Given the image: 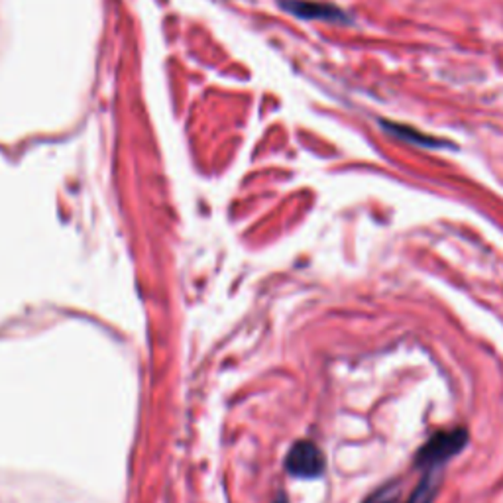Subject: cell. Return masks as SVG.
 <instances>
[{
    "label": "cell",
    "mask_w": 503,
    "mask_h": 503,
    "mask_svg": "<svg viewBox=\"0 0 503 503\" xmlns=\"http://www.w3.org/2000/svg\"><path fill=\"white\" fill-rule=\"evenodd\" d=\"M379 124L381 128L386 130V132H389L391 136H396L399 140H404V142H409V144H415V146H421V148H455V146H450L447 144L445 140H439V138H432L425 132H421V130L413 128V126H405V124H399V123H389V120H379Z\"/></svg>",
    "instance_id": "obj_4"
},
{
    "label": "cell",
    "mask_w": 503,
    "mask_h": 503,
    "mask_svg": "<svg viewBox=\"0 0 503 503\" xmlns=\"http://www.w3.org/2000/svg\"><path fill=\"white\" fill-rule=\"evenodd\" d=\"M327 460L323 450L311 440H297L286 456V468L291 476L313 480L323 476Z\"/></svg>",
    "instance_id": "obj_2"
},
{
    "label": "cell",
    "mask_w": 503,
    "mask_h": 503,
    "mask_svg": "<svg viewBox=\"0 0 503 503\" xmlns=\"http://www.w3.org/2000/svg\"><path fill=\"white\" fill-rule=\"evenodd\" d=\"M279 8L301 20H319V22H330V24H350V16L345 13V10L328 3H317V0H279Z\"/></svg>",
    "instance_id": "obj_3"
},
{
    "label": "cell",
    "mask_w": 503,
    "mask_h": 503,
    "mask_svg": "<svg viewBox=\"0 0 503 503\" xmlns=\"http://www.w3.org/2000/svg\"><path fill=\"white\" fill-rule=\"evenodd\" d=\"M440 486V468L425 470V476L421 478L417 488L411 491V496L404 503H432L437 498Z\"/></svg>",
    "instance_id": "obj_5"
},
{
    "label": "cell",
    "mask_w": 503,
    "mask_h": 503,
    "mask_svg": "<svg viewBox=\"0 0 503 503\" xmlns=\"http://www.w3.org/2000/svg\"><path fill=\"white\" fill-rule=\"evenodd\" d=\"M470 442L466 429H450L439 431L432 435L425 445H422L415 456V466L429 470V468H442L450 458L460 455Z\"/></svg>",
    "instance_id": "obj_1"
},
{
    "label": "cell",
    "mask_w": 503,
    "mask_h": 503,
    "mask_svg": "<svg viewBox=\"0 0 503 503\" xmlns=\"http://www.w3.org/2000/svg\"><path fill=\"white\" fill-rule=\"evenodd\" d=\"M397 496V486H386L384 490H379L378 494L371 496L368 503H391Z\"/></svg>",
    "instance_id": "obj_6"
}]
</instances>
